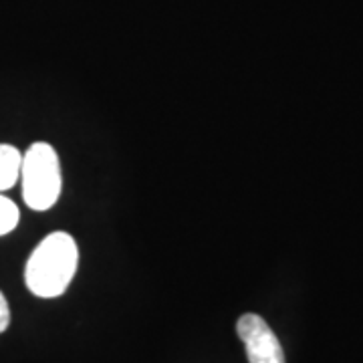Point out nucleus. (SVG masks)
Here are the masks:
<instances>
[{
  "instance_id": "nucleus-1",
  "label": "nucleus",
  "mask_w": 363,
  "mask_h": 363,
  "mask_svg": "<svg viewBox=\"0 0 363 363\" xmlns=\"http://www.w3.org/2000/svg\"><path fill=\"white\" fill-rule=\"evenodd\" d=\"M79 264L75 238L67 233L47 234L26 260L25 283L33 295L55 298L71 285Z\"/></svg>"
},
{
  "instance_id": "nucleus-2",
  "label": "nucleus",
  "mask_w": 363,
  "mask_h": 363,
  "mask_svg": "<svg viewBox=\"0 0 363 363\" xmlns=\"http://www.w3.org/2000/svg\"><path fill=\"white\" fill-rule=\"evenodd\" d=\"M21 182H23V198L28 208L43 212L57 204L63 180H61L59 156L51 143H33L23 154Z\"/></svg>"
},
{
  "instance_id": "nucleus-3",
  "label": "nucleus",
  "mask_w": 363,
  "mask_h": 363,
  "mask_svg": "<svg viewBox=\"0 0 363 363\" xmlns=\"http://www.w3.org/2000/svg\"><path fill=\"white\" fill-rule=\"evenodd\" d=\"M236 333L245 343L250 363H285L281 341L262 317L255 313L242 315L236 323Z\"/></svg>"
},
{
  "instance_id": "nucleus-4",
  "label": "nucleus",
  "mask_w": 363,
  "mask_h": 363,
  "mask_svg": "<svg viewBox=\"0 0 363 363\" xmlns=\"http://www.w3.org/2000/svg\"><path fill=\"white\" fill-rule=\"evenodd\" d=\"M23 154L9 143H0V192L11 190L21 178Z\"/></svg>"
},
{
  "instance_id": "nucleus-5",
  "label": "nucleus",
  "mask_w": 363,
  "mask_h": 363,
  "mask_svg": "<svg viewBox=\"0 0 363 363\" xmlns=\"http://www.w3.org/2000/svg\"><path fill=\"white\" fill-rule=\"evenodd\" d=\"M18 218H21V212H18L16 204L11 198L0 194V236L14 230L18 224Z\"/></svg>"
},
{
  "instance_id": "nucleus-6",
  "label": "nucleus",
  "mask_w": 363,
  "mask_h": 363,
  "mask_svg": "<svg viewBox=\"0 0 363 363\" xmlns=\"http://www.w3.org/2000/svg\"><path fill=\"white\" fill-rule=\"evenodd\" d=\"M11 325V309H9V301L0 291V333H4Z\"/></svg>"
}]
</instances>
